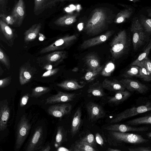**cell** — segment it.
<instances>
[{
    "label": "cell",
    "mask_w": 151,
    "mask_h": 151,
    "mask_svg": "<svg viewBox=\"0 0 151 151\" xmlns=\"http://www.w3.org/2000/svg\"><path fill=\"white\" fill-rule=\"evenodd\" d=\"M56 85L63 89L69 91L79 89L85 86V85L79 84L76 81L72 79L66 80L57 83Z\"/></svg>",
    "instance_id": "44dd1931"
},
{
    "label": "cell",
    "mask_w": 151,
    "mask_h": 151,
    "mask_svg": "<svg viewBox=\"0 0 151 151\" xmlns=\"http://www.w3.org/2000/svg\"><path fill=\"white\" fill-rule=\"evenodd\" d=\"M148 16L151 17V9H148L147 10Z\"/></svg>",
    "instance_id": "f907efd6"
},
{
    "label": "cell",
    "mask_w": 151,
    "mask_h": 151,
    "mask_svg": "<svg viewBox=\"0 0 151 151\" xmlns=\"http://www.w3.org/2000/svg\"><path fill=\"white\" fill-rule=\"evenodd\" d=\"M109 19L104 9L101 8L95 9L86 23L84 28L85 32L92 36L101 33L107 27Z\"/></svg>",
    "instance_id": "6da1fadb"
},
{
    "label": "cell",
    "mask_w": 151,
    "mask_h": 151,
    "mask_svg": "<svg viewBox=\"0 0 151 151\" xmlns=\"http://www.w3.org/2000/svg\"><path fill=\"white\" fill-rule=\"evenodd\" d=\"M67 58V53L65 51H55L46 55L43 58L46 65L56 66Z\"/></svg>",
    "instance_id": "4fadbf2b"
},
{
    "label": "cell",
    "mask_w": 151,
    "mask_h": 151,
    "mask_svg": "<svg viewBox=\"0 0 151 151\" xmlns=\"http://www.w3.org/2000/svg\"><path fill=\"white\" fill-rule=\"evenodd\" d=\"M76 95L75 93H68L59 91L57 94L47 98L45 101V104H55L69 102L73 100Z\"/></svg>",
    "instance_id": "7c38bea8"
},
{
    "label": "cell",
    "mask_w": 151,
    "mask_h": 151,
    "mask_svg": "<svg viewBox=\"0 0 151 151\" xmlns=\"http://www.w3.org/2000/svg\"><path fill=\"white\" fill-rule=\"evenodd\" d=\"M107 151H121V150L117 149L109 148L106 150Z\"/></svg>",
    "instance_id": "681fc988"
},
{
    "label": "cell",
    "mask_w": 151,
    "mask_h": 151,
    "mask_svg": "<svg viewBox=\"0 0 151 151\" xmlns=\"http://www.w3.org/2000/svg\"><path fill=\"white\" fill-rule=\"evenodd\" d=\"M77 16L68 14L60 17L56 19L54 23L58 26H63L73 24L76 21Z\"/></svg>",
    "instance_id": "d4e9b609"
},
{
    "label": "cell",
    "mask_w": 151,
    "mask_h": 151,
    "mask_svg": "<svg viewBox=\"0 0 151 151\" xmlns=\"http://www.w3.org/2000/svg\"><path fill=\"white\" fill-rule=\"evenodd\" d=\"M130 41L125 30L119 32L113 38L111 44L110 52L114 59H117L128 50Z\"/></svg>",
    "instance_id": "3957f363"
},
{
    "label": "cell",
    "mask_w": 151,
    "mask_h": 151,
    "mask_svg": "<svg viewBox=\"0 0 151 151\" xmlns=\"http://www.w3.org/2000/svg\"><path fill=\"white\" fill-rule=\"evenodd\" d=\"M108 141L109 145L117 146L122 143L139 144L147 142L149 140L137 134L109 131Z\"/></svg>",
    "instance_id": "7a4b0ae2"
},
{
    "label": "cell",
    "mask_w": 151,
    "mask_h": 151,
    "mask_svg": "<svg viewBox=\"0 0 151 151\" xmlns=\"http://www.w3.org/2000/svg\"><path fill=\"white\" fill-rule=\"evenodd\" d=\"M95 139L97 143L101 147H103L104 144V139L101 134L99 133L96 134Z\"/></svg>",
    "instance_id": "7dc6e473"
},
{
    "label": "cell",
    "mask_w": 151,
    "mask_h": 151,
    "mask_svg": "<svg viewBox=\"0 0 151 151\" xmlns=\"http://www.w3.org/2000/svg\"><path fill=\"white\" fill-rule=\"evenodd\" d=\"M30 95L29 93L24 94L21 98L20 101V106L21 107H23L25 106L29 100Z\"/></svg>",
    "instance_id": "f6af8a7d"
},
{
    "label": "cell",
    "mask_w": 151,
    "mask_h": 151,
    "mask_svg": "<svg viewBox=\"0 0 151 151\" xmlns=\"http://www.w3.org/2000/svg\"><path fill=\"white\" fill-rule=\"evenodd\" d=\"M58 151H62V150H68V149H66L64 148V147H60L58 149Z\"/></svg>",
    "instance_id": "816d5d0a"
},
{
    "label": "cell",
    "mask_w": 151,
    "mask_h": 151,
    "mask_svg": "<svg viewBox=\"0 0 151 151\" xmlns=\"http://www.w3.org/2000/svg\"><path fill=\"white\" fill-rule=\"evenodd\" d=\"M0 17L2 21L8 24L13 25L16 24L15 20L11 15H7L3 14H1Z\"/></svg>",
    "instance_id": "ab89813d"
},
{
    "label": "cell",
    "mask_w": 151,
    "mask_h": 151,
    "mask_svg": "<svg viewBox=\"0 0 151 151\" xmlns=\"http://www.w3.org/2000/svg\"><path fill=\"white\" fill-rule=\"evenodd\" d=\"M151 50V38L149 43L143 52L131 64V65L137 66L145 59L147 58Z\"/></svg>",
    "instance_id": "d6a6232c"
},
{
    "label": "cell",
    "mask_w": 151,
    "mask_h": 151,
    "mask_svg": "<svg viewBox=\"0 0 151 151\" xmlns=\"http://www.w3.org/2000/svg\"><path fill=\"white\" fill-rule=\"evenodd\" d=\"M82 111L81 108H78L75 112L72 121L71 132L73 137L78 132L81 121Z\"/></svg>",
    "instance_id": "7402d4cb"
},
{
    "label": "cell",
    "mask_w": 151,
    "mask_h": 151,
    "mask_svg": "<svg viewBox=\"0 0 151 151\" xmlns=\"http://www.w3.org/2000/svg\"><path fill=\"white\" fill-rule=\"evenodd\" d=\"M32 74L28 69L24 67L21 68L19 74V81L21 85L28 83L32 77Z\"/></svg>",
    "instance_id": "4316f807"
},
{
    "label": "cell",
    "mask_w": 151,
    "mask_h": 151,
    "mask_svg": "<svg viewBox=\"0 0 151 151\" xmlns=\"http://www.w3.org/2000/svg\"><path fill=\"white\" fill-rule=\"evenodd\" d=\"M139 20L145 31L151 33V19L141 15Z\"/></svg>",
    "instance_id": "8d00e7d4"
},
{
    "label": "cell",
    "mask_w": 151,
    "mask_h": 151,
    "mask_svg": "<svg viewBox=\"0 0 151 151\" xmlns=\"http://www.w3.org/2000/svg\"><path fill=\"white\" fill-rule=\"evenodd\" d=\"M102 84L104 88L116 92L124 91L126 88L119 81L116 79L109 80L106 78L103 81Z\"/></svg>",
    "instance_id": "e0dca14e"
},
{
    "label": "cell",
    "mask_w": 151,
    "mask_h": 151,
    "mask_svg": "<svg viewBox=\"0 0 151 151\" xmlns=\"http://www.w3.org/2000/svg\"><path fill=\"white\" fill-rule=\"evenodd\" d=\"M119 81L129 91H137L140 93L144 94L149 90L147 86L136 80L125 78Z\"/></svg>",
    "instance_id": "30bf717a"
},
{
    "label": "cell",
    "mask_w": 151,
    "mask_h": 151,
    "mask_svg": "<svg viewBox=\"0 0 151 151\" xmlns=\"http://www.w3.org/2000/svg\"><path fill=\"white\" fill-rule=\"evenodd\" d=\"M104 68V66L102 65L96 69L88 70L84 76V79L88 82L93 80L100 73Z\"/></svg>",
    "instance_id": "e575fe53"
},
{
    "label": "cell",
    "mask_w": 151,
    "mask_h": 151,
    "mask_svg": "<svg viewBox=\"0 0 151 151\" xmlns=\"http://www.w3.org/2000/svg\"><path fill=\"white\" fill-rule=\"evenodd\" d=\"M114 32L113 30L108 31L102 35L86 40L81 44V48L86 49L103 43L107 41Z\"/></svg>",
    "instance_id": "8fae6325"
},
{
    "label": "cell",
    "mask_w": 151,
    "mask_h": 151,
    "mask_svg": "<svg viewBox=\"0 0 151 151\" xmlns=\"http://www.w3.org/2000/svg\"><path fill=\"white\" fill-rule=\"evenodd\" d=\"M11 15L15 19L18 26L22 24L25 15V7L23 0H19L13 9Z\"/></svg>",
    "instance_id": "2e32d148"
},
{
    "label": "cell",
    "mask_w": 151,
    "mask_h": 151,
    "mask_svg": "<svg viewBox=\"0 0 151 151\" xmlns=\"http://www.w3.org/2000/svg\"><path fill=\"white\" fill-rule=\"evenodd\" d=\"M108 131H116L121 132H142L148 129V127H134L124 124H114L109 125L104 128Z\"/></svg>",
    "instance_id": "9a60e30c"
},
{
    "label": "cell",
    "mask_w": 151,
    "mask_h": 151,
    "mask_svg": "<svg viewBox=\"0 0 151 151\" xmlns=\"http://www.w3.org/2000/svg\"><path fill=\"white\" fill-rule=\"evenodd\" d=\"M0 61L9 70L10 68V62L9 58L3 50L0 48Z\"/></svg>",
    "instance_id": "f35d334b"
},
{
    "label": "cell",
    "mask_w": 151,
    "mask_h": 151,
    "mask_svg": "<svg viewBox=\"0 0 151 151\" xmlns=\"http://www.w3.org/2000/svg\"><path fill=\"white\" fill-rule=\"evenodd\" d=\"M42 26L40 23L32 25L24 32V41L28 42L34 40L37 37L40 31Z\"/></svg>",
    "instance_id": "d6986e66"
},
{
    "label": "cell",
    "mask_w": 151,
    "mask_h": 151,
    "mask_svg": "<svg viewBox=\"0 0 151 151\" xmlns=\"http://www.w3.org/2000/svg\"><path fill=\"white\" fill-rule=\"evenodd\" d=\"M130 151H151V147H141L135 148H129Z\"/></svg>",
    "instance_id": "bcb514c9"
},
{
    "label": "cell",
    "mask_w": 151,
    "mask_h": 151,
    "mask_svg": "<svg viewBox=\"0 0 151 151\" xmlns=\"http://www.w3.org/2000/svg\"><path fill=\"white\" fill-rule=\"evenodd\" d=\"M42 133L43 130L41 127L37 128L29 142L26 151H33L38 149L37 147L41 138Z\"/></svg>",
    "instance_id": "ac0fdd59"
},
{
    "label": "cell",
    "mask_w": 151,
    "mask_h": 151,
    "mask_svg": "<svg viewBox=\"0 0 151 151\" xmlns=\"http://www.w3.org/2000/svg\"><path fill=\"white\" fill-rule=\"evenodd\" d=\"M150 111L151 102H147L145 105L137 107L134 106L117 114L111 120L110 123H117L138 114Z\"/></svg>",
    "instance_id": "277c9868"
},
{
    "label": "cell",
    "mask_w": 151,
    "mask_h": 151,
    "mask_svg": "<svg viewBox=\"0 0 151 151\" xmlns=\"http://www.w3.org/2000/svg\"><path fill=\"white\" fill-rule=\"evenodd\" d=\"M0 27L1 30L5 38L8 41H12L14 35L12 29L1 19L0 20Z\"/></svg>",
    "instance_id": "83f0119b"
},
{
    "label": "cell",
    "mask_w": 151,
    "mask_h": 151,
    "mask_svg": "<svg viewBox=\"0 0 151 151\" xmlns=\"http://www.w3.org/2000/svg\"><path fill=\"white\" fill-rule=\"evenodd\" d=\"M59 70L58 68L51 69L47 70L42 75V77H46L50 76L56 74Z\"/></svg>",
    "instance_id": "7bdbcfd3"
},
{
    "label": "cell",
    "mask_w": 151,
    "mask_h": 151,
    "mask_svg": "<svg viewBox=\"0 0 151 151\" xmlns=\"http://www.w3.org/2000/svg\"><path fill=\"white\" fill-rule=\"evenodd\" d=\"M85 62L88 68V70L96 69L101 66L98 57L93 54H89L86 56Z\"/></svg>",
    "instance_id": "cb8c5ba5"
},
{
    "label": "cell",
    "mask_w": 151,
    "mask_h": 151,
    "mask_svg": "<svg viewBox=\"0 0 151 151\" xmlns=\"http://www.w3.org/2000/svg\"><path fill=\"white\" fill-rule=\"evenodd\" d=\"M140 65L144 66L148 72L151 74V61L148 57L141 62L138 66H139Z\"/></svg>",
    "instance_id": "60d3db41"
},
{
    "label": "cell",
    "mask_w": 151,
    "mask_h": 151,
    "mask_svg": "<svg viewBox=\"0 0 151 151\" xmlns=\"http://www.w3.org/2000/svg\"><path fill=\"white\" fill-rule=\"evenodd\" d=\"M133 13L131 8H128L121 11L116 15L114 22L117 24H119L124 22L131 16Z\"/></svg>",
    "instance_id": "484cf974"
},
{
    "label": "cell",
    "mask_w": 151,
    "mask_h": 151,
    "mask_svg": "<svg viewBox=\"0 0 151 151\" xmlns=\"http://www.w3.org/2000/svg\"><path fill=\"white\" fill-rule=\"evenodd\" d=\"M72 109V106L70 104L63 103L50 106L48 108L47 112L52 116L61 118L69 114Z\"/></svg>",
    "instance_id": "ba28073f"
},
{
    "label": "cell",
    "mask_w": 151,
    "mask_h": 151,
    "mask_svg": "<svg viewBox=\"0 0 151 151\" xmlns=\"http://www.w3.org/2000/svg\"><path fill=\"white\" fill-rule=\"evenodd\" d=\"M130 1H131L133 3H135L137 2H138L140 1L139 0H128Z\"/></svg>",
    "instance_id": "f5cc1de1"
},
{
    "label": "cell",
    "mask_w": 151,
    "mask_h": 151,
    "mask_svg": "<svg viewBox=\"0 0 151 151\" xmlns=\"http://www.w3.org/2000/svg\"><path fill=\"white\" fill-rule=\"evenodd\" d=\"M50 150L51 147L49 145H48L46 147H44L40 150L42 151H49Z\"/></svg>",
    "instance_id": "c3c4849f"
},
{
    "label": "cell",
    "mask_w": 151,
    "mask_h": 151,
    "mask_svg": "<svg viewBox=\"0 0 151 151\" xmlns=\"http://www.w3.org/2000/svg\"><path fill=\"white\" fill-rule=\"evenodd\" d=\"M66 132L62 126H59L57 128L55 139V146L58 147L61 145L66 139Z\"/></svg>",
    "instance_id": "1f68e13d"
},
{
    "label": "cell",
    "mask_w": 151,
    "mask_h": 151,
    "mask_svg": "<svg viewBox=\"0 0 151 151\" xmlns=\"http://www.w3.org/2000/svg\"><path fill=\"white\" fill-rule=\"evenodd\" d=\"M50 90L49 87L38 86L32 90L31 96L34 98H38L45 94Z\"/></svg>",
    "instance_id": "d590c367"
},
{
    "label": "cell",
    "mask_w": 151,
    "mask_h": 151,
    "mask_svg": "<svg viewBox=\"0 0 151 151\" xmlns=\"http://www.w3.org/2000/svg\"><path fill=\"white\" fill-rule=\"evenodd\" d=\"M87 92L93 96L99 97L104 96L106 95L102 84L98 81L90 85Z\"/></svg>",
    "instance_id": "603a6c76"
},
{
    "label": "cell",
    "mask_w": 151,
    "mask_h": 151,
    "mask_svg": "<svg viewBox=\"0 0 151 151\" xmlns=\"http://www.w3.org/2000/svg\"><path fill=\"white\" fill-rule=\"evenodd\" d=\"M140 67L136 65H131V67L127 70L122 76L125 78H130L134 77H139Z\"/></svg>",
    "instance_id": "836d02e7"
},
{
    "label": "cell",
    "mask_w": 151,
    "mask_h": 151,
    "mask_svg": "<svg viewBox=\"0 0 151 151\" xmlns=\"http://www.w3.org/2000/svg\"><path fill=\"white\" fill-rule=\"evenodd\" d=\"M10 113L7 100L1 101L0 102V131H4L7 128Z\"/></svg>",
    "instance_id": "5bb4252c"
},
{
    "label": "cell",
    "mask_w": 151,
    "mask_h": 151,
    "mask_svg": "<svg viewBox=\"0 0 151 151\" xmlns=\"http://www.w3.org/2000/svg\"><path fill=\"white\" fill-rule=\"evenodd\" d=\"M45 0H34V11L36 12L42 7Z\"/></svg>",
    "instance_id": "ee69618b"
},
{
    "label": "cell",
    "mask_w": 151,
    "mask_h": 151,
    "mask_svg": "<svg viewBox=\"0 0 151 151\" xmlns=\"http://www.w3.org/2000/svg\"><path fill=\"white\" fill-rule=\"evenodd\" d=\"M87 111L91 122H94L104 118L106 113L103 108L98 104L90 101L86 105Z\"/></svg>",
    "instance_id": "9c48e42d"
},
{
    "label": "cell",
    "mask_w": 151,
    "mask_h": 151,
    "mask_svg": "<svg viewBox=\"0 0 151 151\" xmlns=\"http://www.w3.org/2000/svg\"><path fill=\"white\" fill-rule=\"evenodd\" d=\"M5 1V0H0L1 4V3L2 4L3 1Z\"/></svg>",
    "instance_id": "11a10c76"
},
{
    "label": "cell",
    "mask_w": 151,
    "mask_h": 151,
    "mask_svg": "<svg viewBox=\"0 0 151 151\" xmlns=\"http://www.w3.org/2000/svg\"><path fill=\"white\" fill-rule=\"evenodd\" d=\"M128 91L124 90L116 92L115 95L109 97L108 102L110 103L118 104L122 103L127 99L131 96Z\"/></svg>",
    "instance_id": "ffe728a7"
},
{
    "label": "cell",
    "mask_w": 151,
    "mask_h": 151,
    "mask_svg": "<svg viewBox=\"0 0 151 151\" xmlns=\"http://www.w3.org/2000/svg\"><path fill=\"white\" fill-rule=\"evenodd\" d=\"M139 66L140 67L139 77L146 81H151V74L148 72L143 65H140Z\"/></svg>",
    "instance_id": "74e56055"
},
{
    "label": "cell",
    "mask_w": 151,
    "mask_h": 151,
    "mask_svg": "<svg viewBox=\"0 0 151 151\" xmlns=\"http://www.w3.org/2000/svg\"><path fill=\"white\" fill-rule=\"evenodd\" d=\"M81 142L94 148L96 147V142L93 135L89 132L82 134L78 139Z\"/></svg>",
    "instance_id": "4dcf8cb0"
},
{
    "label": "cell",
    "mask_w": 151,
    "mask_h": 151,
    "mask_svg": "<svg viewBox=\"0 0 151 151\" xmlns=\"http://www.w3.org/2000/svg\"><path fill=\"white\" fill-rule=\"evenodd\" d=\"M12 77L8 76L0 80V88H3L9 85L11 82Z\"/></svg>",
    "instance_id": "b9f144b4"
},
{
    "label": "cell",
    "mask_w": 151,
    "mask_h": 151,
    "mask_svg": "<svg viewBox=\"0 0 151 151\" xmlns=\"http://www.w3.org/2000/svg\"><path fill=\"white\" fill-rule=\"evenodd\" d=\"M130 30L132 34L133 49L136 51L143 44L146 37L144 29L137 18L132 20Z\"/></svg>",
    "instance_id": "52a82bcc"
},
{
    "label": "cell",
    "mask_w": 151,
    "mask_h": 151,
    "mask_svg": "<svg viewBox=\"0 0 151 151\" xmlns=\"http://www.w3.org/2000/svg\"><path fill=\"white\" fill-rule=\"evenodd\" d=\"M128 125L132 126L143 124H151V115L137 118L126 122Z\"/></svg>",
    "instance_id": "f1b7e54d"
},
{
    "label": "cell",
    "mask_w": 151,
    "mask_h": 151,
    "mask_svg": "<svg viewBox=\"0 0 151 151\" xmlns=\"http://www.w3.org/2000/svg\"><path fill=\"white\" fill-rule=\"evenodd\" d=\"M147 135L149 137L151 138V132L147 134Z\"/></svg>",
    "instance_id": "db71d44e"
},
{
    "label": "cell",
    "mask_w": 151,
    "mask_h": 151,
    "mask_svg": "<svg viewBox=\"0 0 151 151\" xmlns=\"http://www.w3.org/2000/svg\"><path fill=\"white\" fill-rule=\"evenodd\" d=\"M31 125L25 115L21 117L17 125L15 148L19 149L27 138Z\"/></svg>",
    "instance_id": "5b68a950"
},
{
    "label": "cell",
    "mask_w": 151,
    "mask_h": 151,
    "mask_svg": "<svg viewBox=\"0 0 151 151\" xmlns=\"http://www.w3.org/2000/svg\"><path fill=\"white\" fill-rule=\"evenodd\" d=\"M71 151H95L94 148L83 142L79 140L76 141L71 147Z\"/></svg>",
    "instance_id": "f546056e"
},
{
    "label": "cell",
    "mask_w": 151,
    "mask_h": 151,
    "mask_svg": "<svg viewBox=\"0 0 151 151\" xmlns=\"http://www.w3.org/2000/svg\"><path fill=\"white\" fill-rule=\"evenodd\" d=\"M78 34L66 35L59 39L50 45L42 48L40 51V54L62 50L70 46L77 39Z\"/></svg>",
    "instance_id": "8992f818"
}]
</instances>
